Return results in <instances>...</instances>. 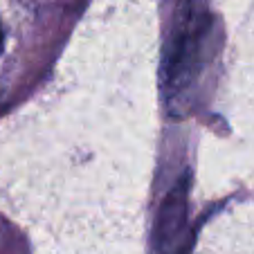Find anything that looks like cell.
<instances>
[{
	"mask_svg": "<svg viewBox=\"0 0 254 254\" xmlns=\"http://www.w3.org/2000/svg\"><path fill=\"white\" fill-rule=\"evenodd\" d=\"M211 14L207 0H183L171 43L164 54L162 79L169 101L183 97L198 79L207 54Z\"/></svg>",
	"mask_w": 254,
	"mask_h": 254,
	"instance_id": "1",
	"label": "cell"
},
{
	"mask_svg": "<svg viewBox=\"0 0 254 254\" xmlns=\"http://www.w3.org/2000/svg\"><path fill=\"white\" fill-rule=\"evenodd\" d=\"M2 43H5V36H2V27H0V52H2Z\"/></svg>",
	"mask_w": 254,
	"mask_h": 254,
	"instance_id": "3",
	"label": "cell"
},
{
	"mask_svg": "<svg viewBox=\"0 0 254 254\" xmlns=\"http://www.w3.org/2000/svg\"><path fill=\"white\" fill-rule=\"evenodd\" d=\"M189 180L180 178L178 185L162 200L153 227L151 254H185V227H187Z\"/></svg>",
	"mask_w": 254,
	"mask_h": 254,
	"instance_id": "2",
	"label": "cell"
}]
</instances>
